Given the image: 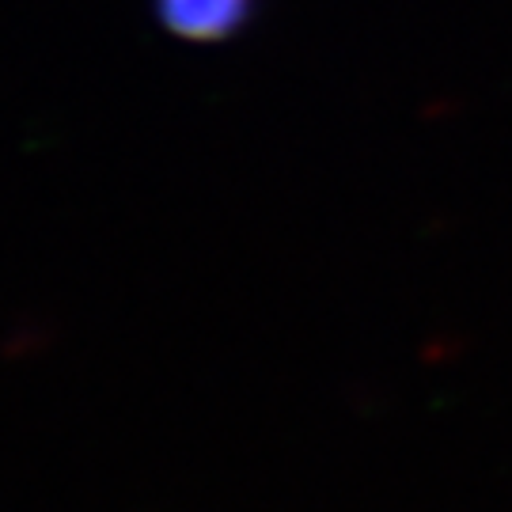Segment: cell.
Returning a JSON list of instances; mask_svg holds the SVG:
<instances>
[{"instance_id": "6da1fadb", "label": "cell", "mask_w": 512, "mask_h": 512, "mask_svg": "<svg viewBox=\"0 0 512 512\" xmlns=\"http://www.w3.org/2000/svg\"><path fill=\"white\" fill-rule=\"evenodd\" d=\"M255 4L258 0H152V12L167 35L213 46L236 38L255 16Z\"/></svg>"}]
</instances>
